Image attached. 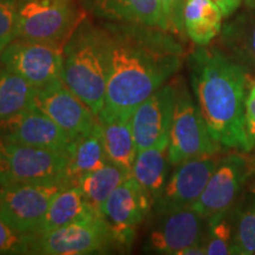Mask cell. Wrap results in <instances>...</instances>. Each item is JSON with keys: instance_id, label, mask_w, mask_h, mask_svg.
Masks as SVG:
<instances>
[{"instance_id": "cb8c5ba5", "label": "cell", "mask_w": 255, "mask_h": 255, "mask_svg": "<svg viewBox=\"0 0 255 255\" xmlns=\"http://www.w3.org/2000/svg\"><path fill=\"white\" fill-rule=\"evenodd\" d=\"M108 158L131 174L137 148L133 138L131 116H120L101 122Z\"/></svg>"}, {"instance_id": "44dd1931", "label": "cell", "mask_w": 255, "mask_h": 255, "mask_svg": "<svg viewBox=\"0 0 255 255\" xmlns=\"http://www.w3.org/2000/svg\"><path fill=\"white\" fill-rule=\"evenodd\" d=\"M169 165V137H165L150 148L137 151L131 176L156 201L167 183Z\"/></svg>"}, {"instance_id": "ba28073f", "label": "cell", "mask_w": 255, "mask_h": 255, "mask_svg": "<svg viewBox=\"0 0 255 255\" xmlns=\"http://www.w3.org/2000/svg\"><path fill=\"white\" fill-rule=\"evenodd\" d=\"M246 152H233L221 157L191 209L207 220L234 207L244 187L255 174V157Z\"/></svg>"}, {"instance_id": "1f68e13d", "label": "cell", "mask_w": 255, "mask_h": 255, "mask_svg": "<svg viewBox=\"0 0 255 255\" xmlns=\"http://www.w3.org/2000/svg\"><path fill=\"white\" fill-rule=\"evenodd\" d=\"M221 8L223 17H231L240 6L242 0H214Z\"/></svg>"}, {"instance_id": "603a6c76", "label": "cell", "mask_w": 255, "mask_h": 255, "mask_svg": "<svg viewBox=\"0 0 255 255\" xmlns=\"http://www.w3.org/2000/svg\"><path fill=\"white\" fill-rule=\"evenodd\" d=\"M130 175L127 169L109 161L102 168L76 178L71 186L78 187L88 202L97 212L102 213L109 196Z\"/></svg>"}, {"instance_id": "d6986e66", "label": "cell", "mask_w": 255, "mask_h": 255, "mask_svg": "<svg viewBox=\"0 0 255 255\" xmlns=\"http://www.w3.org/2000/svg\"><path fill=\"white\" fill-rule=\"evenodd\" d=\"M66 152V182L69 186H71L76 178L102 168L110 161L105 151L103 127L100 119L88 133L72 139Z\"/></svg>"}, {"instance_id": "7c38bea8", "label": "cell", "mask_w": 255, "mask_h": 255, "mask_svg": "<svg viewBox=\"0 0 255 255\" xmlns=\"http://www.w3.org/2000/svg\"><path fill=\"white\" fill-rule=\"evenodd\" d=\"M221 156L218 154L194 157L175 165L176 169L155 201L159 214L191 208L199 200L210 176L218 167Z\"/></svg>"}, {"instance_id": "836d02e7", "label": "cell", "mask_w": 255, "mask_h": 255, "mask_svg": "<svg viewBox=\"0 0 255 255\" xmlns=\"http://www.w3.org/2000/svg\"><path fill=\"white\" fill-rule=\"evenodd\" d=\"M245 2H246L247 7L255 9V0H245Z\"/></svg>"}, {"instance_id": "ffe728a7", "label": "cell", "mask_w": 255, "mask_h": 255, "mask_svg": "<svg viewBox=\"0 0 255 255\" xmlns=\"http://www.w3.org/2000/svg\"><path fill=\"white\" fill-rule=\"evenodd\" d=\"M95 6L104 17L169 31L159 0H95Z\"/></svg>"}, {"instance_id": "8992f818", "label": "cell", "mask_w": 255, "mask_h": 255, "mask_svg": "<svg viewBox=\"0 0 255 255\" xmlns=\"http://www.w3.org/2000/svg\"><path fill=\"white\" fill-rule=\"evenodd\" d=\"M221 145L210 135L199 105L186 87L177 85V98L169 133V162L177 165L187 159L218 154Z\"/></svg>"}, {"instance_id": "3957f363", "label": "cell", "mask_w": 255, "mask_h": 255, "mask_svg": "<svg viewBox=\"0 0 255 255\" xmlns=\"http://www.w3.org/2000/svg\"><path fill=\"white\" fill-rule=\"evenodd\" d=\"M109 75V36L78 27L64 47L62 81L96 116L103 109Z\"/></svg>"}, {"instance_id": "9c48e42d", "label": "cell", "mask_w": 255, "mask_h": 255, "mask_svg": "<svg viewBox=\"0 0 255 255\" xmlns=\"http://www.w3.org/2000/svg\"><path fill=\"white\" fill-rule=\"evenodd\" d=\"M64 182L18 183L0 186V218L21 234L36 231Z\"/></svg>"}, {"instance_id": "484cf974", "label": "cell", "mask_w": 255, "mask_h": 255, "mask_svg": "<svg viewBox=\"0 0 255 255\" xmlns=\"http://www.w3.org/2000/svg\"><path fill=\"white\" fill-rule=\"evenodd\" d=\"M205 237L208 255L234 254V207L207 219Z\"/></svg>"}, {"instance_id": "7402d4cb", "label": "cell", "mask_w": 255, "mask_h": 255, "mask_svg": "<svg viewBox=\"0 0 255 255\" xmlns=\"http://www.w3.org/2000/svg\"><path fill=\"white\" fill-rule=\"evenodd\" d=\"M182 18L188 37L200 46L221 33L223 13L214 0H186Z\"/></svg>"}, {"instance_id": "d6a6232c", "label": "cell", "mask_w": 255, "mask_h": 255, "mask_svg": "<svg viewBox=\"0 0 255 255\" xmlns=\"http://www.w3.org/2000/svg\"><path fill=\"white\" fill-rule=\"evenodd\" d=\"M207 254L205 241L200 242V244L193 245V246L187 247L186 250H183L178 255H203Z\"/></svg>"}, {"instance_id": "52a82bcc", "label": "cell", "mask_w": 255, "mask_h": 255, "mask_svg": "<svg viewBox=\"0 0 255 255\" xmlns=\"http://www.w3.org/2000/svg\"><path fill=\"white\" fill-rule=\"evenodd\" d=\"M27 254L88 255L103 253L114 244L104 216L75 222L44 234H27Z\"/></svg>"}, {"instance_id": "f546056e", "label": "cell", "mask_w": 255, "mask_h": 255, "mask_svg": "<svg viewBox=\"0 0 255 255\" xmlns=\"http://www.w3.org/2000/svg\"><path fill=\"white\" fill-rule=\"evenodd\" d=\"M167 18L169 31L180 32L183 28V5L182 0H159Z\"/></svg>"}, {"instance_id": "5b68a950", "label": "cell", "mask_w": 255, "mask_h": 255, "mask_svg": "<svg viewBox=\"0 0 255 255\" xmlns=\"http://www.w3.org/2000/svg\"><path fill=\"white\" fill-rule=\"evenodd\" d=\"M82 19L72 0H24L18 6L17 38L65 46Z\"/></svg>"}, {"instance_id": "277c9868", "label": "cell", "mask_w": 255, "mask_h": 255, "mask_svg": "<svg viewBox=\"0 0 255 255\" xmlns=\"http://www.w3.org/2000/svg\"><path fill=\"white\" fill-rule=\"evenodd\" d=\"M68 152L23 145L0 137V186L66 182Z\"/></svg>"}, {"instance_id": "6da1fadb", "label": "cell", "mask_w": 255, "mask_h": 255, "mask_svg": "<svg viewBox=\"0 0 255 255\" xmlns=\"http://www.w3.org/2000/svg\"><path fill=\"white\" fill-rule=\"evenodd\" d=\"M109 36V75L101 122L131 116L183 62L180 45L161 32L123 31Z\"/></svg>"}, {"instance_id": "2e32d148", "label": "cell", "mask_w": 255, "mask_h": 255, "mask_svg": "<svg viewBox=\"0 0 255 255\" xmlns=\"http://www.w3.org/2000/svg\"><path fill=\"white\" fill-rule=\"evenodd\" d=\"M162 216L146 241L152 253L178 255L187 247L205 241L206 219L194 209L175 210Z\"/></svg>"}, {"instance_id": "9a60e30c", "label": "cell", "mask_w": 255, "mask_h": 255, "mask_svg": "<svg viewBox=\"0 0 255 255\" xmlns=\"http://www.w3.org/2000/svg\"><path fill=\"white\" fill-rule=\"evenodd\" d=\"M0 137L18 144L50 150H68L71 138L36 107L0 121Z\"/></svg>"}, {"instance_id": "e575fe53", "label": "cell", "mask_w": 255, "mask_h": 255, "mask_svg": "<svg viewBox=\"0 0 255 255\" xmlns=\"http://www.w3.org/2000/svg\"><path fill=\"white\" fill-rule=\"evenodd\" d=\"M252 191H253V193L255 194V182L253 183V187H252Z\"/></svg>"}, {"instance_id": "e0dca14e", "label": "cell", "mask_w": 255, "mask_h": 255, "mask_svg": "<svg viewBox=\"0 0 255 255\" xmlns=\"http://www.w3.org/2000/svg\"><path fill=\"white\" fill-rule=\"evenodd\" d=\"M100 216L103 214L88 202L78 187L68 186L55 196L46 214L32 234H44L71 223L87 221Z\"/></svg>"}, {"instance_id": "4316f807", "label": "cell", "mask_w": 255, "mask_h": 255, "mask_svg": "<svg viewBox=\"0 0 255 255\" xmlns=\"http://www.w3.org/2000/svg\"><path fill=\"white\" fill-rule=\"evenodd\" d=\"M234 254H255V200L234 209Z\"/></svg>"}, {"instance_id": "d4e9b609", "label": "cell", "mask_w": 255, "mask_h": 255, "mask_svg": "<svg viewBox=\"0 0 255 255\" xmlns=\"http://www.w3.org/2000/svg\"><path fill=\"white\" fill-rule=\"evenodd\" d=\"M38 88L8 69L0 70V121L32 108Z\"/></svg>"}, {"instance_id": "83f0119b", "label": "cell", "mask_w": 255, "mask_h": 255, "mask_svg": "<svg viewBox=\"0 0 255 255\" xmlns=\"http://www.w3.org/2000/svg\"><path fill=\"white\" fill-rule=\"evenodd\" d=\"M18 6L15 0H0V55L17 38Z\"/></svg>"}, {"instance_id": "8fae6325", "label": "cell", "mask_w": 255, "mask_h": 255, "mask_svg": "<svg viewBox=\"0 0 255 255\" xmlns=\"http://www.w3.org/2000/svg\"><path fill=\"white\" fill-rule=\"evenodd\" d=\"M64 45L15 38L0 55V62L36 88L62 79Z\"/></svg>"}, {"instance_id": "4dcf8cb0", "label": "cell", "mask_w": 255, "mask_h": 255, "mask_svg": "<svg viewBox=\"0 0 255 255\" xmlns=\"http://www.w3.org/2000/svg\"><path fill=\"white\" fill-rule=\"evenodd\" d=\"M245 117H246L247 133L255 145V85L248 91Z\"/></svg>"}, {"instance_id": "5bb4252c", "label": "cell", "mask_w": 255, "mask_h": 255, "mask_svg": "<svg viewBox=\"0 0 255 255\" xmlns=\"http://www.w3.org/2000/svg\"><path fill=\"white\" fill-rule=\"evenodd\" d=\"M176 98V83H165L136 108L131 115V127L137 151L169 137Z\"/></svg>"}, {"instance_id": "30bf717a", "label": "cell", "mask_w": 255, "mask_h": 255, "mask_svg": "<svg viewBox=\"0 0 255 255\" xmlns=\"http://www.w3.org/2000/svg\"><path fill=\"white\" fill-rule=\"evenodd\" d=\"M155 201L131 175L127 177L104 203L103 214L111 239L119 246H130L136 229L151 212Z\"/></svg>"}, {"instance_id": "4fadbf2b", "label": "cell", "mask_w": 255, "mask_h": 255, "mask_svg": "<svg viewBox=\"0 0 255 255\" xmlns=\"http://www.w3.org/2000/svg\"><path fill=\"white\" fill-rule=\"evenodd\" d=\"M33 107L52 120L71 141L88 133L98 121L90 108L62 79L38 89Z\"/></svg>"}, {"instance_id": "f1b7e54d", "label": "cell", "mask_w": 255, "mask_h": 255, "mask_svg": "<svg viewBox=\"0 0 255 255\" xmlns=\"http://www.w3.org/2000/svg\"><path fill=\"white\" fill-rule=\"evenodd\" d=\"M27 234L14 231L0 218V254H27Z\"/></svg>"}, {"instance_id": "7a4b0ae2", "label": "cell", "mask_w": 255, "mask_h": 255, "mask_svg": "<svg viewBox=\"0 0 255 255\" xmlns=\"http://www.w3.org/2000/svg\"><path fill=\"white\" fill-rule=\"evenodd\" d=\"M191 87L210 135L221 146L251 151L246 129L247 83L240 64L216 47H200L189 58Z\"/></svg>"}, {"instance_id": "ac0fdd59", "label": "cell", "mask_w": 255, "mask_h": 255, "mask_svg": "<svg viewBox=\"0 0 255 255\" xmlns=\"http://www.w3.org/2000/svg\"><path fill=\"white\" fill-rule=\"evenodd\" d=\"M221 43L225 52L255 77V9L248 7L223 25Z\"/></svg>"}]
</instances>
